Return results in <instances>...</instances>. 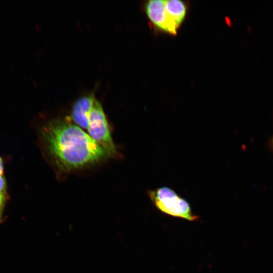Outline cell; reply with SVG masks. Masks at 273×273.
<instances>
[{"mask_svg":"<svg viewBox=\"0 0 273 273\" xmlns=\"http://www.w3.org/2000/svg\"><path fill=\"white\" fill-rule=\"evenodd\" d=\"M4 166L3 159L0 156V175L4 174Z\"/></svg>","mask_w":273,"mask_h":273,"instance_id":"cell-8","label":"cell"},{"mask_svg":"<svg viewBox=\"0 0 273 273\" xmlns=\"http://www.w3.org/2000/svg\"><path fill=\"white\" fill-rule=\"evenodd\" d=\"M9 200L8 187L6 178L0 175V222L4 220V213L7 203Z\"/></svg>","mask_w":273,"mask_h":273,"instance_id":"cell-7","label":"cell"},{"mask_svg":"<svg viewBox=\"0 0 273 273\" xmlns=\"http://www.w3.org/2000/svg\"><path fill=\"white\" fill-rule=\"evenodd\" d=\"M96 100L93 93L78 98L73 104L70 119L82 129H87L90 112Z\"/></svg>","mask_w":273,"mask_h":273,"instance_id":"cell-5","label":"cell"},{"mask_svg":"<svg viewBox=\"0 0 273 273\" xmlns=\"http://www.w3.org/2000/svg\"><path fill=\"white\" fill-rule=\"evenodd\" d=\"M165 4L168 17L179 26L186 14L187 8L185 4L179 0L165 1Z\"/></svg>","mask_w":273,"mask_h":273,"instance_id":"cell-6","label":"cell"},{"mask_svg":"<svg viewBox=\"0 0 273 273\" xmlns=\"http://www.w3.org/2000/svg\"><path fill=\"white\" fill-rule=\"evenodd\" d=\"M86 130L110 157L118 154L102 105L97 99L89 115Z\"/></svg>","mask_w":273,"mask_h":273,"instance_id":"cell-3","label":"cell"},{"mask_svg":"<svg viewBox=\"0 0 273 273\" xmlns=\"http://www.w3.org/2000/svg\"><path fill=\"white\" fill-rule=\"evenodd\" d=\"M148 195L155 206L165 214L189 221L199 218L193 212L188 202L169 187H161L149 190Z\"/></svg>","mask_w":273,"mask_h":273,"instance_id":"cell-2","label":"cell"},{"mask_svg":"<svg viewBox=\"0 0 273 273\" xmlns=\"http://www.w3.org/2000/svg\"><path fill=\"white\" fill-rule=\"evenodd\" d=\"M269 145L271 148V149L273 150V136L270 139V142H269Z\"/></svg>","mask_w":273,"mask_h":273,"instance_id":"cell-9","label":"cell"},{"mask_svg":"<svg viewBox=\"0 0 273 273\" xmlns=\"http://www.w3.org/2000/svg\"><path fill=\"white\" fill-rule=\"evenodd\" d=\"M147 16L156 27L172 35L176 34L179 26L168 17L165 1L151 0L146 5Z\"/></svg>","mask_w":273,"mask_h":273,"instance_id":"cell-4","label":"cell"},{"mask_svg":"<svg viewBox=\"0 0 273 273\" xmlns=\"http://www.w3.org/2000/svg\"><path fill=\"white\" fill-rule=\"evenodd\" d=\"M39 131L43 151L60 172L86 168L110 157L88 133L68 118L49 120Z\"/></svg>","mask_w":273,"mask_h":273,"instance_id":"cell-1","label":"cell"}]
</instances>
